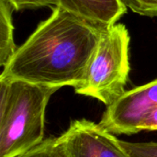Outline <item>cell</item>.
Instances as JSON below:
<instances>
[{
  "label": "cell",
  "mask_w": 157,
  "mask_h": 157,
  "mask_svg": "<svg viewBox=\"0 0 157 157\" xmlns=\"http://www.w3.org/2000/svg\"><path fill=\"white\" fill-rule=\"evenodd\" d=\"M106 28L57 6L3 66L0 79L75 88L86 80Z\"/></svg>",
  "instance_id": "6da1fadb"
},
{
  "label": "cell",
  "mask_w": 157,
  "mask_h": 157,
  "mask_svg": "<svg viewBox=\"0 0 157 157\" xmlns=\"http://www.w3.org/2000/svg\"><path fill=\"white\" fill-rule=\"evenodd\" d=\"M58 89L0 79V157H17L44 141L45 112Z\"/></svg>",
  "instance_id": "7a4b0ae2"
},
{
  "label": "cell",
  "mask_w": 157,
  "mask_h": 157,
  "mask_svg": "<svg viewBox=\"0 0 157 157\" xmlns=\"http://www.w3.org/2000/svg\"><path fill=\"white\" fill-rule=\"evenodd\" d=\"M130 35L123 24L107 27L100 38L86 80L75 88L76 94L113 104L126 91L130 73Z\"/></svg>",
  "instance_id": "3957f363"
},
{
  "label": "cell",
  "mask_w": 157,
  "mask_h": 157,
  "mask_svg": "<svg viewBox=\"0 0 157 157\" xmlns=\"http://www.w3.org/2000/svg\"><path fill=\"white\" fill-rule=\"evenodd\" d=\"M157 108V79L126 91L104 112L100 124L113 134H134L144 118Z\"/></svg>",
  "instance_id": "277c9868"
},
{
  "label": "cell",
  "mask_w": 157,
  "mask_h": 157,
  "mask_svg": "<svg viewBox=\"0 0 157 157\" xmlns=\"http://www.w3.org/2000/svg\"><path fill=\"white\" fill-rule=\"evenodd\" d=\"M59 137L68 157H130L113 133L86 119L73 121Z\"/></svg>",
  "instance_id": "5b68a950"
},
{
  "label": "cell",
  "mask_w": 157,
  "mask_h": 157,
  "mask_svg": "<svg viewBox=\"0 0 157 157\" xmlns=\"http://www.w3.org/2000/svg\"><path fill=\"white\" fill-rule=\"evenodd\" d=\"M59 6L104 27L117 23L127 12L120 0H59Z\"/></svg>",
  "instance_id": "8992f818"
},
{
  "label": "cell",
  "mask_w": 157,
  "mask_h": 157,
  "mask_svg": "<svg viewBox=\"0 0 157 157\" xmlns=\"http://www.w3.org/2000/svg\"><path fill=\"white\" fill-rule=\"evenodd\" d=\"M14 6L8 0H0V64L3 67L17 51L14 40L12 13Z\"/></svg>",
  "instance_id": "52a82bcc"
},
{
  "label": "cell",
  "mask_w": 157,
  "mask_h": 157,
  "mask_svg": "<svg viewBox=\"0 0 157 157\" xmlns=\"http://www.w3.org/2000/svg\"><path fill=\"white\" fill-rule=\"evenodd\" d=\"M17 157H68L60 137L48 138Z\"/></svg>",
  "instance_id": "ba28073f"
},
{
  "label": "cell",
  "mask_w": 157,
  "mask_h": 157,
  "mask_svg": "<svg viewBox=\"0 0 157 157\" xmlns=\"http://www.w3.org/2000/svg\"><path fill=\"white\" fill-rule=\"evenodd\" d=\"M130 157H157V143H131L120 140Z\"/></svg>",
  "instance_id": "9c48e42d"
},
{
  "label": "cell",
  "mask_w": 157,
  "mask_h": 157,
  "mask_svg": "<svg viewBox=\"0 0 157 157\" xmlns=\"http://www.w3.org/2000/svg\"><path fill=\"white\" fill-rule=\"evenodd\" d=\"M122 5L130 8L134 13L147 16H157V0H120Z\"/></svg>",
  "instance_id": "30bf717a"
},
{
  "label": "cell",
  "mask_w": 157,
  "mask_h": 157,
  "mask_svg": "<svg viewBox=\"0 0 157 157\" xmlns=\"http://www.w3.org/2000/svg\"><path fill=\"white\" fill-rule=\"evenodd\" d=\"M8 2L14 6L15 10L59 6V0H8Z\"/></svg>",
  "instance_id": "8fae6325"
},
{
  "label": "cell",
  "mask_w": 157,
  "mask_h": 157,
  "mask_svg": "<svg viewBox=\"0 0 157 157\" xmlns=\"http://www.w3.org/2000/svg\"><path fill=\"white\" fill-rule=\"evenodd\" d=\"M144 131H157V108L149 112L140 123L137 132Z\"/></svg>",
  "instance_id": "7c38bea8"
}]
</instances>
